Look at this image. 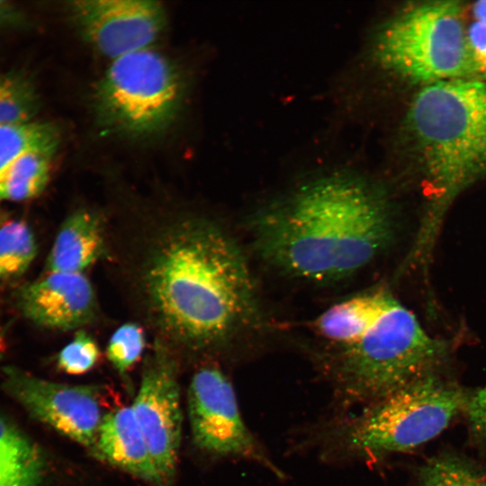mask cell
Segmentation results:
<instances>
[{"instance_id":"484cf974","label":"cell","mask_w":486,"mask_h":486,"mask_svg":"<svg viewBox=\"0 0 486 486\" xmlns=\"http://www.w3.org/2000/svg\"><path fill=\"white\" fill-rule=\"evenodd\" d=\"M472 20L486 25V0L473 3L470 7Z\"/></svg>"},{"instance_id":"6da1fadb","label":"cell","mask_w":486,"mask_h":486,"mask_svg":"<svg viewBox=\"0 0 486 486\" xmlns=\"http://www.w3.org/2000/svg\"><path fill=\"white\" fill-rule=\"evenodd\" d=\"M124 256L144 320L176 356L225 347L256 319V288L236 239L205 215L140 223Z\"/></svg>"},{"instance_id":"3957f363","label":"cell","mask_w":486,"mask_h":486,"mask_svg":"<svg viewBox=\"0 0 486 486\" xmlns=\"http://www.w3.org/2000/svg\"><path fill=\"white\" fill-rule=\"evenodd\" d=\"M405 127L426 185L428 209L416 253L428 249L446 211L486 177V81L454 79L421 86Z\"/></svg>"},{"instance_id":"8992f818","label":"cell","mask_w":486,"mask_h":486,"mask_svg":"<svg viewBox=\"0 0 486 486\" xmlns=\"http://www.w3.org/2000/svg\"><path fill=\"white\" fill-rule=\"evenodd\" d=\"M184 94L176 64L153 48L111 60L92 94L97 127L105 134L140 140L167 129Z\"/></svg>"},{"instance_id":"7a4b0ae2","label":"cell","mask_w":486,"mask_h":486,"mask_svg":"<svg viewBox=\"0 0 486 486\" xmlns=\"http://www.w3.org/2000/svg\"><path fill=\"white\" fill-rule=\"evenodd\" d=\"M257 255L292 277L330 282L363 269L389 245L392 210L370 183L334 175L302 185L250 220Z\"/></svg>"},{"instance_id":"52a82bcc","label":"cell","mask_w":486,"mask_h":486,"mask_svg":"<svg viewBox=\"0 0 486 486\" xmlns=\"http://www.w3.org/2000/svg\"><path fill=\"white\" fill-rule=\"evenodd\" d=\"M466 7L430 1L404 8L381 29L374 46L380 65L420 87L472 79L466 39Z\"/></svg>"},{"instance_id":"7c38bea8","label":"cell","mask_w":486,"mask_h":486,"mask_svg":"<svg viewBox=\"0 0 486 486\" xmlns=\"http://www.w3.org/2000/svg\"><path fill=\"white\" fill-rule=\"evenodd\" d=\"M17 302L26 319L55 330L85 329L99 316L97 297L86 274L47 272L19 289Z\"/></svg>"},{"instance_id":"4316f807","label":"cell","mask_w":486,"mask_h":486,"mask_svg":"<svg viewBox=\"0 0 486 486\" xmlns=\"http://www.w3.org/2000/svg\"><path fill=\"white\" fill-rule=\"evenodd\" d=\"M6 350V341L4 331L0 328V361L3 358Z\"/></svg>"},{"instance_id":"e0dca14e","label":"cell","mask_w":486,"mask_h":486,"mask_svg":"<svg viewBox=\"0 0 486 486\" xmlns=\"http://www.w3.org/2000/svg\"><path fill=\"white\" fill-rule=\"evenodd\" d=\"M53 155L30 152L0 174V199L24 201L39 195L50 179Z\"/></svg>"},{"instance_id":"d4e9b609","label":"cell","mask_w":486,"mask_h":486,"mask_svg":"<svg viewBox=\"0 0 486 486\" xmlns=\"http://www.w3.org/2000/svg\"><path fill=\"white\" fill-rule=\"evenodd\" d=\"M21 20L20 12L12 3L0 0V27L17 24Z\"/></svg>"},{"instance_id":"ac0fdd59","label":"cell","mask_w":486,"mask_h":486,"mask_svg":"<svg viewBox=\"0 0 486 486\" xmlns=\"http://www.w3.org/2000/svg\"><path fill=\"white\" fill-rule=\"evenodd\" d=\"M36 253L35 238L26 223L11 220L0 225V280L22 275Z\"/></svg>"},{"instance_id":"9a60e30c","label":"cell","mask_w":486,"mask_h":486,"mask_svg":"<svg viewBox=\"0 0 486 486\" xmlns=\"http://www.w3.org/2000/svg\"><path fill=\"white\" fill-rule=\"evenodd\" d=\"M45 472L40 448L0 417V486H42Z\"/></svg>"},{"instance_id":"603a6c76","label":"cell","mask_w":486,"mask_h":486,"mask_svg":"<svg viewBox=\"0 0 486 486\" xmlns=\"http://www.w3.org/2000/svg\"><path fill=\"white\" fill-rule=\"evenodd\" d=\"M466 39L472 79L486 81V25L472 20Z\"/></svg>"},{"instance_id":"4fadbf2b","label":"cell","mask_w":486,"mask_h":486,"mask_svg":"<svg viewBox=\"0 0 486 486\" xmlns=\"http://www.w3.org/2000/svg\"><path fill=\"white\" fill-rule=\"evenodd\" d=\"M95 456L154 486L166 484L131 407L119 408L104 415Z\"/></svg>"},{"instance_id":"ba28073f","label":"cell","mask_w":486,"mask_h":486,"mask_svg":"<svg viewBox=\"0 0 486 486\" xmlns=\"http://www.w3.org/2000/svg\"><path fill=\"white\" fill-rule=\"evenodd\" d=\"M188 414L194 442L201 450L248 459L282 476L247 428L234 389L218 366L207 364L194 373L188 389Z\"/></svg>"},{"instance_id":"5bb4252c","label":"cell","mask_w":486,"mask_h":486,"mask_svg":"<svg viewBox=\"0 0 486 486\" xmlns=\"http://www.w3.org/2000/svg\"><path fill=\"white\" fill-rule=\"evenodd\" d=\"M108 254L104 217L94 210L81 208L62 222L47 257V272L85 274Z\"/></svg>"},{"instance_id":"30bf717a","label":"cell","mask_w":486,"mask_h":486,"mask_svg":"<svg viewBox=\"0 0 486 486\" xmlns=\"http://www.w3.org/2000/svg\"><path fill=\"white\" fill-rule=\"evenodd\" d=\"M178 360L155 339L148 356L131 410L155 464L167 483L176 466L181 442L182 411L177 380Z\"/></svg>"},{"instance_id":"44dd1931","label":"cell","mask_w":486,"mask_h":486,"mask_svg":"<svg viewBox=\"0 0 486 486\" xmlns=\"http://www.w3.org/2000/svg\"><path fill=\"white\" fill-rule=\"evenodd\" d=\"M146 344L145 332L137 322H126L112 334L106 356L113 368L124 375L140 358Z\"/></svg>"},{"instance_id":"9c48e42d","label":"cell","mask_w":486,"mask_h":486,"mask_svg":"<svg viewBox=\"0 0 486 486\" xmlns=\"http://www.w3.org/2000/svg\"><path fill=\"white\" fill-rule=\"evenodd\" d=\"M4 374V390L32 418L96 454L104 418L98 386L55 382L12 366Z\"/></svg>"},{"instance_id":"8fae6325","label":"cell","mask_w":486,"mask_h":486,"mask_svg":"<svg viewBox=\"0 0 486 486\" xmlns=\"http://www.w3.org/2000/svg\"><path fill=\"white\" fill-rule=\"evenodd\" d=\"M83 40L111 60L152 48L166 27L163 5L149 0H80L69 4Z\"/></svg>"},{"instance_id":"cb8c5ba5","label":"cell","mask_w":486,"mask_h":486,"mask_svg":"<svg viewBox=\"0 0 486 486\" xmlns=\"http://www.w3.org/2000/svg\"><path fill=\"white\" fill-rule=\"evenodd\" d=\"M466 410L472 429L486 437V386L469 400Z\"/></svg>"},{"instance_id":"7402d4cb","label":"cell","mask_w":486,"mask_h":486,"mask_svg":"<svg viewBox=\"0 0 486 486\" xmlns=\"http://www.w3.org/2000/svg\"><path fill=\"white\" fill-rule=\"evenodd\" d=\"M100 355L95 339L85 329H79L58 354L57 364L68 374H83L96 364Z\"/></svg>"},{"instance_id":"2e32d148","label":"cell","mask_w":486,"mask_h":486,"mask_svg":"<svg viewBox=\"0 0 486 486\" xmlns=\"http://www.w3.org/2000/svg\"><path fill=\"white\" fill-rule=\"evenodd\" d=\"M58 143V130L50 122L29 121L1 126L0 174L24 154L54 155Z\"/></svg>"},{"instance_id":"ffe728a7","label":"cell","mask_w":486,"mask_h":486,"mask_svg":"<svg viewBox=\"0 0 486 486\" xmlns=\"http://www.w3.org/2000/svg\"><path fill=\"white\" fill-rule=\"evenodd\" d=\"M418 486H486V472L456 457H436L421 468Z\"/></svg>"},{"instance_id":"d6986e66","label":"cell","mask_w":486,"mask_h":486,"mask_svg":"<svg viewBox=\"0 0 486 486\" xmlns=\"http://www.w3.org/2000/svg\"><path fill=\"white\" fill-rule=\"evenodd\" d=\"M39 95L32 81L20 72L0 74V127L32 121Z\"/></svg>"},{"instance_id":"277c9868","label":"cell","mask_w":486,"mask_h":486,"mask_svg":"<svg viewBox=\"0 0 486 486\" xmlns=\"http://www.w3.org/2000/svg\"><path fill=\"white\" fill-rule=\"evenodd\" d=\"M335 349L341 390L364 403L433 372L444 355V346L390 292L372 320Z\"/></svg>"},{"instance_id":"5b68a950","label":"cell","mask_w":486,"mask_h":486,"mask_svg":"<svg viewBox=\"0 0 486 486\" xmlns=\"http://www.w3.org/2000/svg\"><path fill=\"white\" fill-rule=\"evenodd\" d=\"M469 400L433 371L368 403L340 426L337 439L346 454L363 459L407 452L438 436Z\"/></svg>"}]
</instances>
